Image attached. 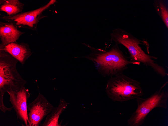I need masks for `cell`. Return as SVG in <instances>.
<instances>
[{
	"label": "cell",
	"mask_w": 168,
	"mask_h": 126,
	"mask_svg": "<svg viewBox=\"0 0 168 126\" xmlns=\"http://www.w3.org/2000/svg\"><path fill=\"white\" fill-rule=\"evenodd\" d=\"M110 36L111 41L118 45H122L127 49L129 54L130 61L137 65L141 63L147 67H150L162 77L168 75L164 67L156 61L158 58L147 53L142 49L141 45L148 43L147 41L140 40L120 28L113 30Z\"/></svg>",
	"instance_id": "1"
},
{
	"label": "cell",
	"mask_w": 168,
	"mask_h": 126,
	"mask_svg": "<svg viewBox=\"0 0 168 126\" xmlns=\"http://www.w3.org/2000/svg\"><path fill=\"white\" fill-rule=\"evenodd\" d=\"M92 53L85 57L91 60L101 75L110 77L123 73L129 64L136 65L129 60L115 44L108 50L91 48Z\"/></svg>",
	"instance_id": "2"
},
{
	"label": "cell",
	"mask_w": 168,
	"mask_h": 126,
	"mask_svg": "<svg viewBox=\"0 0 168 126\" xmlns=\"http://www.w3.org/2000/svg\"><path fill=\"white\" fill-rule=\"evenodd\" d=\"M18 61L7 52L0 50V109L4 113L13 108L5 106L3 101L5 93L18 91L26 83L17 70Z\"/></svg>",
	"instance_id": "3"
},
{
	"label": "cell",
	"mask_w": 168,
	"mask_h": 126,
	"mask_svg": "<svg viewBox=\"0 0 168 126\" xmlns=\"http://www.w3.org/2000/svg\"><path fill=\"white\" fill-rule=\"evenodd\" d=\"M106 91L110 99L120 102L136 99L142 97L143 94L140 82L123 73L110 78L106 84Z\"/></svg>",
	"instance_id": "4"
},
{
	"label": "cell",
	"mask_w": 168,
	"mask_h": 126,
	"mask_svg": "<svg viewBox=\"0 0 168 126\" xmlns=\"http://www.w3.org/2000/svg\"><path fill=\"white\" fill-rule=\"evenodd\" d=\"M168 83H164L158 90L148 97L137 99V106L128 119L127 122L130 126H140L144 122L147 115L154 109L167 108L168 92L163 89Z\"/></svg>",
	"instance_id": "5"
},
{
	"label": "cell",
	"mask_w": 168,
	"mask_h": 126,
	"mask_svg": "<svg viewBox=\"0 0 168 126\" xmlns=\"http://www.w3.org/2000/svg\"><path fill=\"white\" fill-rule=\"evenodd\" d=\"M56 1L51 0L46 5L39 8L25 12H21L12 15L3 16L2 19L12 23L18 28H25L36 30L40 20L46 17L43 15V12L54 4Z\"/></svg>",
	"instance_id": "6"
},
{
	"label": "cell",
	"mask_w": 168,
	"mask_h": 126,
	"mask_svg": "<svg viewBox=\"0 0 168 126\" xmlns=\"http://www.w3.org/2000/svg\"><path fill=\"white\" fill-rule=\"evenodd\" d=\"M54 107L39 92L36 98L27 105L28 126H39L44 118L49 114Z\"/></svg>",
	"instance_id": "7"
},
{
	"label": "cell",
	"mask_w": 168,
	"mask_h": 126,
	"mask_svg": "<svg viewBox=\"0 0 168 126\" xmlns=\"http://www.w3.org/2000/svg\"><path fill=\"white\" fill-rule=\"evenodd\" d=\"M7 93L17 118L25 126H28L29 122L27 115V102L30 97L29 89L24 86L18 91H10Z\"/></svg>",
	"instance_id": "8"
},
{
	"label": "cell",
	"mask_w": 168,
	"mask_h": 126,
	"mask_svg": "<svg viewBox=\"0 0 168 126\" xmlns=\"http://www.w3.org/2000/svg\"><path fill=\"white\" fill-rule=\"evenodd\" d=\"M25 33L18 30L12 23L1 22L0 48L10 43L16 42L21 36Z\"/></svg>",
	"instance_id": "9"
},
{
	"label": "cell",
	"mask_w": 168,
	"mask_h": 126,
	"mask_svg": "<svg viewBox=\"0 0 168 126\" xmlns=\"http://www.w3.org/2000/svg\"><path fill=\"white\" fill-rule=\"evenodd\" d=\"M0 50L9 53L22 65L32 54L29 45L24 43H12L0 48Z\"/></svg>",
	"instance_id": "10"
},
{
	"label": "cell",
	"mask_w": 168,
	"mask_h": 126,
	"mask_svg": "<svg viewBox=\"0 0 168 126\" xmlns=\"http://www.w3.org/2000/svg\"><path fill=\"white\" fill-rule=\"evenodd\" d=\"M69 104L64 99H61L58 106L54 107L51 111L47 115L44 122L40 125L42 126H61L58 123L59 118Z\"/></svg>",
	"instance_id": "11"
},
{
	"label": "cell",
	"mask_w": 168,
	"mask_h": 126,
	"mask_svg": "<svg viewBox=\"0 0 168 126\" xmlns=\"http://www.w3.org/2000/svg\"><path fill=\"white\" fill-rule=\"evenodd\" d=\"M24 6L19 0H0V11L6 12L9 16L21 12Z\"/></svg>",
	"instance_id": "12"
},
{
	"label": "cell",
	"mask_w": 168,
	"mask_h": 126,
	"mask_svg": "<svg viewBox=\"0 0 168 126\" xmlns=\"http://www.w3.org/2000/svg\"><path fill=\"white\" fill-rule=\"evenodd\" d=\"M153 5L157 13L168 28V9L164 1L161 0H155Z\"/></svg>",
	"instance_id": "13"
}]
</instances>
